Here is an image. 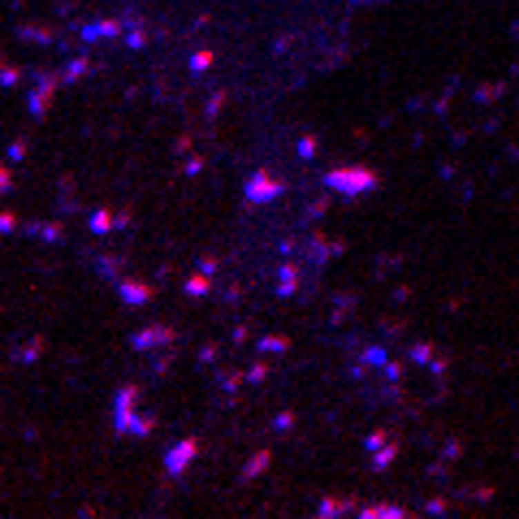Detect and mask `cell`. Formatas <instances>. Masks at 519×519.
I'll use <instances>...</instances> for the list:
<instances>
[{
  "instance_id": "cell-1",
  "label": "cell",
  "mask_w": 519,
  "mask_h": 519,
  "mask_svg": "<svg viewBox=\"0 0 519 519\" xmlns=\"http://www.w3.org/2000/svg\"><path fill=\"white\" fill-rule=\"evenodd\" d=\"M377 186H381V177L368 165H333L324 173V190H337V195H368Z\"/></svg>"
},
{
  "instance_id": "cell-2",
  "label": "cell",
  "mask_w": 519,
  "mask_h": 519,
  "mask_svg": "<svg viewBox=\"0 0 519 519\" xmlns=\"http://www.w3.org/2000/svg\"><path fill=\"white\" fill-rule=\"evenodd\" d=\"M30 78H35V87H30V100H26V108H30V117L35 121H43L48 117V104H52V95H57V74H48V70H30Z\"/></svg>"
},
{
  "instance_id": "cell-3",
  "label": "cell",
  "mask_w": 519,
  "mask_h": 519,
  "mask_svg": "<svg viewBox=\"0 0 519 519\" xmlns=\"http://www.w3.org/2000/svg\"><path fill=\"white\" fill-rule=\"evenodd\" d=\"M282 190H286V182L273 177L268 169H260V173L247 177V204H273V199H282Z\"/></svg>"
},
{
  "instance_id": "cell-4",
  "label": "cell",
  "mask_w": 519,
  "mask_h": 519,
  "mask_svg": "<svg viewBox=\"0 0 519 519\" xmlns=\"http://www.w3.org/2000/svg\"><path fill=\"white\" fill-rule=\"evenodd\" d=\"M173 329L169 324H148V329H139V333H130V351H139V355H152V351H165L173 342Z\"/></svg>"
},
{
  "instance_id": "cell-5",
  "label": "cell",
  "mask_w": 519,
  "mask_h": 519,
  "mask_svg": "<svg viewBox=\"0 0 519 519\" xmlns=\"http://www.w3.org/2000/svg\"><path fill=\"white\" fill-rule=\"evenodd\" d=\"M195 454H199V442H195V437H182V442H173V446L165 450V472H169V476H182L186 467L195 463Z\"/></svg>"
},
{
  "instance_id": "cell-6",
  "label": "cell",
  "mask_w": 519,
  "mask_h": 519,
  "mask_svg": "<svg viewBox=\"0 0 519 519\" xmlns=\"http://www.w3.org/2000/svg\"><path fill=\"white\" fill-rule=\"evenodd\" d=\"M135 402H139V389L135 385H121L117 394H112V429L126 433L130 420H135Z\"/></svg>"
},
{
  "instance_id": "cell-7",
  "label": "cell",
  "mask_w": 519,
  "mask_h": 519,
  "mask_svg": "<svg viewBox=\"0 0 519 519\" xmlns=\"http://www.w3.org/2000/svg\"><path fill=\"white\" fill-rule=\"evenodd\" d=\"M112 282H117V295H121L126 307H148L152 295H156L148 282H135V277H112Z\"/></svg>"
},
{
  "instance_id": "cell-8",
  "label": "cell",
  "mask_w": 519,
  "mask_h": 519,
  "mask_svg": "<svg viewBox=\"0 0 519 519\" xmlns=\"http://www.w3.org/2000/svg\"><path fill=\"white\" fill-rule=\"evenodd\" d=\"M121 26H126V18H104V22H87V26H83V39H87V43L112 39V35H121Z\"/></svg>"
},
{
  "instance_id": "cell-9",
  "label": "cell",
  "mask_w": 519,
  "mask_h": 519,
  "mask_svg": "<svg viewBox=\"0 0 519 519\" xmlns=\"http://www.w3.org/2000/svg\"><path fill=\"white\" fill-rule=\"evenodd\" d=\"M18 230L30 234V238H39V242H52V247H57V242H65V230H61L57 221H30V225H18Z\"/></svg>"
},
{
  "instance_id": "cell-10",
  "label": "cell",
  "mask_w": 519,
  "mask_h": 519,
  "mask_svg": "<svg viewBox=\"0 0 519 519\" xmlns=\"http://www.w3.org/2000/svg\"><path fill=\"white\" fill-rule=\"evenodd\" d=\"M87 74H91V57H87V52H78V57L57 74V83H61V87H74V83H83Z\"/></svg>"
},
{
  "instance_id": "cell-11",
  "label": "cell",
  "mask_w": 519,
  "mask_h": 519,
  "mask_svg": "<svg viewBox=\"0 0 519 519\" xmlns=\"http://www.w3.org/2000/svg\"><path fill=\"white\" fill-rule=\"evenodd\" d=\"M368 459H372V472H389V463L398 459V437H389L377 450H368Z\"/></svg>"
},
{
  "instance_id": "cell-12",
  "label": "cell",
  "mask_w": 519,
  "mask_h": 519,
  "mask_svg": "<svg viewBox=\"0 0 519 519\" xmlns=\"http://www.w3.org/2000/svg\"><path fill=\"white\" fill-rule=\"evenodd\" d=\"M299 290V260H286L277 273V299H290Z\"/></svg>"
},
{
  "instance_id": "cell-13",
  "label": "cell",
  "mask_w": 519,
  "mask_h": 519,
  "mask_svg": "<svg viewBox=\"0 0 519 519\" xmlns=\"http://www.w3.org/2000/svg\"><path fill=\"white\" fill-rule=\"evenodd\" d=\"M381 368H385V381H389V385H385V394L394 398L398 389H402V377H407V360H385Z\"/></svg>"
},
{
  "instance_id": "cell-14",
  "label": "cell",
  "mask_w": 519,
  "mask_h": 519,
  "mask_svg": "<svg viewBox=\"0 0 519 519\" xmlns=\"http://www.w3.org/2000/svg\"><path fill=\"white\" fill-rule=\"evenodd\" d=\"M43 351H48V337L39 333V337H30L26 346H13V360H18V364H35Z\"/></svg>"
},
{
  "instance_id": "cell-15",
  "label": "cell",
  "mask_w": 519,
  "mask_h": 519,
  "mask_svg": "<svg viewBox=\"0 0 519 519\" xmlns=\"http://www.w3.org/2000/svg\"><path fill=\"white\" fill-rule=\"evenodd\" d=\"M364 519H407V507H398V502H385V507H360Z\"/></svg>"
},
{
  "instance_id": "cell-16",
  "label": "cell",
  "mask_w": 519,
  "mask_h": 519,
  "mask_svg": "<svg viewBox=\"0 0 519 519\" xmlns=\"http://www.w3.org/2000/svg\"><path fill=\"white\" fill-rule=\"evenodd\" d=\"M152 433H156V415H152V411H135V420H130L126 437H152Z\"/></svg>"
},
{
  "instance_id": "cell-17",
  "label": "cell",
  "mask_w": 519,
  "mask_h": 519,
  "mask_svg": "<svg viewBox=\"0 0 519 519\" xmlns=\"http://www.w3.org/2000/svg\"><path fill=\"white\" fill-rule=\"evenodd\" d=\"M268 463H273V454H268V450H255L251 459H247V467H242V480H255V476H264V472H268Z\"/></svg>"
},
{
  "instance_id": "cell-18",
  "label": "cell",
  "mask_w": 519,
  "mask_h": 519,
  "mask_svg": "<svg viewBox=\"0 0 519 519\" xmlns=\"http://www.w3.org/2000/svg\"><path fill=\"white\" fill-rule=\"evenodd\" d=\"M87 230L91 234H112V213L108 208H91L87 213Z\"/></svg>"
},
{
  "instance_id": "cell-19",
  "label": "cell",
  "mask_w": 519,
  "mask_h": 519,
  "mask_svg": "<svg viewBox=\"0 0 519 519\" xmlns=\"http://www.w3.org/2000/svg\"><path fill=\"white\" fill-rule=\"evenodd\" d=\"M255 351H260V355H282V351H290V337H286V333H264V337L255 342Z\"/></svg>"
},
{
  "instance_id": "cell-20",
  "label": "cell",
  "mask_w": 519,
  "mask_h": 519,
  "mask_svg": "<svg viewBox=\"0 0 519 519\" xmlns=\"http://www.w3.org/2000/svg\"><path fill=\"white\" fill-rule=\"evenodd\" d=\"M381 364H385V351H381V346H364L360 364H355V377H364L368 368H381Z\"/></svg>"
},
{
  "instance_id": "cell-21",
  "label": "cell",
  "mask_w": 519,
  "mask_h": 519,
  "mask_svg": "<svg viewBox=\"0 0 519 519\" xmlns=\"http://www.w3.org/2000/svg\"><path fill=\"white\" fill-rule=\"evenodd\" d=\"M121 39H126V48H130V52H139V48H148V30H143L135 18H130V30L121 26Z\"/></svg>"
},
{
  "instance_id": "cell-22",
  "label": "cell",
  "mask_w": 519,
  "mask_h": 519,
  "mask_svg": "<svg viewBox=\"0 0 519 519\" xmlns=\"http://www.w3.org/2000/svg\"><path fill=\"white\" fill-rule=\"evenodd\" d=\"M407 360L420 364V368H433V360H437V355H433V342H411V346H407Z\"/></svg>"
},
{
  "instance_id": "cell-23",
  "label": "cell",
  "mask_w": 519,
  "mask_h": 519,
  "mask_svg": "<svg viewBox=\"0 0 519 519\" xmlns=\"http://www.w3.org/2000/svg\"><path fill=\"white\" fill-rule=\"evenodd\" d=\"M182 290H186L190 299H204L208 290H213V282H208V273H190V277L182 282Z\"/></svg>"
},
{
  "instance_id": "cell-24",
  "label": "cell",
  "mask_w": 519,
  "mask_h": 519,
  "mask_svg": "<svg viewBox=\"0 0 519 519\" xmlns=\"http://www.w3.org/2000/svg\"><path fill=\"white\" fill-rule=\"evenodd\" d=\"M18 35L30 39V43H52V39H57V30H52V26H18Z\"/></svg>"
},
{
  "instance_id": "cell-25",
  "label": "cell",
  "mask_w": 519,
  "mask_h": 519,
  "mask_svg": "<svg viewBox=\"0 0 519 519\" xmlns=\"http://www.w3.org/2000/svg\"><path fill=\"white\" fill-rule=\"evenodd\" d=\"M26 78V70L22 65H9V61H0V87H18Z\"/></svg>"
},
{
  "instance_id": "cell-26",
  "label": "cell",
  "mask_w": 519,
  "mask_h": 519,
  "mask_svg": "<svg viewBox=\"0 0 519 519\" xmlns=\"http://www.w3.org/2000/svg\"><path fill=\"white\" fill-rule=\"evenodd\" d=\"M95 268H100V277H121V264H117V255H95Z\"/></svg>"
},
{
  "instance_id": "cell-27",
  "label": "cell",
  "mask_w": 519,
  "mask_h": 519,
  "mask_svg": "<svg viewBox=\"0 0 519 519\" xmlns=\"http://www.w3.org/2000/svg\"><path fill=\"white\" fill-rule=\"evenodd\" d=\"M342 511H351L342 498H324L320 507H316V515H320V519H333V515H342Z\"/></svg>"
},
{
  "instance_id": "cell-28",
  "label": "cell",
  "mask_w": 519,
  "mask_h": 519,
  "mask_svg": "<svg viewBox=\"0 0 519 519\" xmlns=\"http://www.w3.org/2000/svg\"><path fill=\"white\" fill-rule=\"evenodd\" d=\"M316 148H320L316 135H303V139L295 143V156H299V160H316Z\"/></svg>"
},
{
  "instance_id": "cell-29",
  "label": "cell",
  "mask_w": 519,
  "mask_h": 519,
  "mask_svg": "<svg viewBox=\"0 0 519 519\" xmlns=\"http://www.w3.org/2000/svg\"><path fill=\"white\" fill-rule=\"evenodd\" d=\"M26 152H30V148H26V139H13L9 148H5V156H9V165H22V160H26Z\"/></svg>"
},
{
  "instance_id": "cell-30",
  "label": "cell",
  "mask_w": 519,
  "mask_h": 519,
  "mask_svg": "<svg viewBox=\"0 0 519 519\" xmlns=\"http://www.w3.org/2000/svg\"><path fill=\"white\" fill-rule=\"evenodd\" d=\"M502 91H507V87H502V83H484V87L476 91V104H493V100H498Z\"/></svg>"
},
{
  "instance_id": "cell-31",
  "label": "cell",
  "mask_w": 519,
  "mask_h": 519,
  "mask_svg": "<svg viewBox=\"0 0 519 519\" xmlns=\"http://www.w3.org/2000/svg\"><path fill=\"white\" fill-rule=\"evenodd\" d=\"M264 377H268V364H264V360L251 364L247 372H242V381H251V385H264Z\"/></svg>"
},
{
  "instance_id": "cell-32",
  "label": "cell",
  "mask_w": 519,
  "mask_h": 519,
  "mask_svg": "<svg viewBox=\"0 0 519 519\" xmlns=\"http://www.w3.org/2000/svg\"><path fill=\"white\" fill-rule=\"evenodd\" d=\"M208 65H213V52H208V48H199V52L190 57V74H204Z\"/></svg>"
},
{
  "instance_id": "cell-33",
  "label": "cell",
  "mask_w": 519,
  "mask_h": 519,
  "mask_svg": "<svg viewBox=\"0 0 519 519\" xmlns=\"http://www.w3.org/2000/svg\"><path fill=\"white\" fill-rule=\"evenodd\" d=\"M295 429V411H277L273 415V433H290Z\"/></svg>"
},
{
  "instance_id": "cell-34",
  "label": "cell",
  "mask_w": 519,
  "mask_h": 519,
  "mask_svg": "<svg viewBox=\"0 0 519 519\" xmlns=\"http://www.w3.org/2000/svg\"><path fill=\"white\" fill-rule=\"evenodd\" d=\"M389 437H394L389 429H377V433H368V437H364V454H368V450H377L381 442H389Z\"/></svg>"
},
{
  "instance_id": "cell-35",
  "label": "cell",
  "mask_w": 519,
  "mask_h": 519,
  "mask_svg": "<svg viewBox=\"0 0 519 519\" xmlns=\"http://www.w3.org/2000/svg\"><path fill=\"white\" fill-rule=\"evenodd\" d=\"M238 385H242V372H225V377H221V389H225V394H238Z\"/></svg>"
},
{
  "instance_id": "cell-36",
  "label": "cell",
  "mask_w": 519,
  "mask_h": 519,
  "mask_svg": "<svg viewBox=\"0 0 519 519\" xmlns=\"http://www.w3.org/2000/svg\"><path fill=\"white\" fill-rule=\"evenodd\" d=\"M182 173H186V177H199V173H204V160H199V156H186Z\"/></svg>"
},
{
  "instance_id": "cell-37",
  "label": "cell",
  "mask_w": 519,
  "mask_h": 519,
  "mask_svg": "<svg viewBox=\"0 0 519 519\" xmlns=\"http://www.w3.org/2000/svg\"><path fill=\"white\" fill-rule=\"evenodd\" d=\"M0 234H18V217L13 213H0Z\"/></svg>"
},
{
  "instance_id": "cell-38",
  "label": "cell",
  "mask_w": 519,
  "mask_h": 519,
  "mask_svg": "<svg viewBox=\"0 0 519 519\" xmlns=\"http://www.w3.org/2000/svg\"><path fill=\"white\" fill-rule=\"evenodd\" d=\"M9 190H13V169L0 165V195H9Z\"/></svg>"
},
{
  "instance_id": "cell-39",
  "label": "cell",
  "mask_w": 519,
  "mask_h": 519,
  "mask_svg": "<svg viewBox=\"0 0 519 519\" xmlns=\"http://www.w3.org/2000/svg\"><path fill=\"white\" fill-rule=\"evenodd\" d=\"M346 312H351V295H342V299H337V307H333V324H337V320H342Z\"/></svg>"
},
{
  "instance_id": "cell-40",
  "label": "cell",
  "mask_w": 519,
  "mask_h": 519,
  "mask_svg": "<svg viewBox=\"0 0 519 519\" xmlns=\"http://www.w3.org/2000/svg\"><path fill=\"white\" fill-rule=\"evenodd\" d=\"M459 454H463V442H454V437H450V442H446V459H442V463H450V459H459Z\"/></svg>"
},
{
  "instance_id": "cell-41",
  "label": "cell",
  "mask_w": 519,
  "mask_h": 519,
  "mask_svg": "<svg viewBox=\"0 0 519 519\" xmlns=\"http://www.w3.org/2000/svg\"><path fill=\"white\" fill-rule=\"evenodd\" d=\"M221 104H225V91H217L213 100H208V117H217V112H221Z\"/></svg>"
},
{
  "instance_id": "cell-42",
  "label": "cell",
  "mask_w": 519,
  "mask_h": 519,
  "mask_svg": "<svg viewBox=\"0 0 519 519\" xmlns=\"http://www.w3.org/2000/svg\"><path fill=\"white\" fill-rule=\"evenodd\" d=\"M424 515H446V502H442V498H433V502H424Z\"/></svg>"
},
{
  "instance_id": "cell-43",
  "label": "cell",
  "mask_w": 519,
  "mask_h": 519,
  "mask_svg": "<svg viewBox=\"0 0 519 519\" xmlns=\"http://www.w3.org/2000/svg\"><path fill=\"white\" fill-rule=\"evenodd\" d=\"M217 264H221L217 255H204V260H199V273H217Z\"/></svg>"
},
{
  "instance_id": "cell-44",
  "label": "cell",
  "mask_w": 519,
  "mask_h": 519,
  "mask_svg": "<svg viewBox=\"0 0 519 519\" xmlns=\"http://www.w3.org/2000/svg\"><path fill=\"white\" fill-rule=\"evenodd\" d=\"M213 360H217V346H213V342H208V346L199 351V364H213Z\"/></svg>"
}]
</instances>
